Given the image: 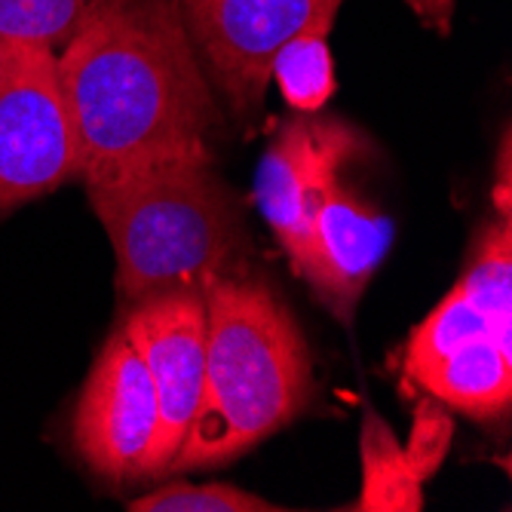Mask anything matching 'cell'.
Returning <instances> with one entry per match:
<instances>
[{
	"label": "cell",
	"instance_id": "obj_14",
	"mask_svg": "<svg viewBox=\"0 0 512 512\" xmlns=\"http://www.w3.org/2000/svg\"><path fill=\"white\" fill-rule=\"evenodd\" d=\"M473 298V304L488 316V322L506 338H512V240H509V218L488 227L482 237L473 264L457 283Z\"/></svg>",
	"mask_w": 512,
	"mask_h": 512
},
{
	"label": "cell",
	"instance_id": "obj_8",
	"mask_svg": "<svg viewBox=\"0 0 512 512\" xmlns=\"http://www.w3.org/2000/svg\"><path fill=\"white\" fill-rule=\"evenodd\" d=\"M356 142L359 135L338 120L298 117L276 135L261 160L255 197L298 273L307 255L313 212L338 181V169Z\"/></svg>",
	"mask_w": 512,
	"mask_h": 512
},
{
	"label": "cell",
	"instance_id": "obj_6",
	"mask_svg": "<svg viewBox=\"0 0 512 512\" xmlns=\"http://www.w3.org/2000/svg\"><path fill=\"white\" fill-rule=\"evenodd\" d=\"M77 166L56 53L31 50L0 86V212L62 188Z\"/></svg>",
	"mask_w": 512,
	"mask_h": 512
},
{
	"label": "cell",
	"instance_id": "obj_15",
	"mask_svg": "<svg viewBox=\"0 0 512 512\" xmlns=\"http://www.w3.org/2000/svg\"><path fill=\"white\" fill-rule=\"evenodd\" d=\"M129 512H276V506L264 497H255L234 485H191L172 482L148 497H138L126 506Z\"/></svg>",
	"mask_w": 512,
	"mask_h": 512
},
{
	"label": "cell",
	"instance_id": "obj_10",
	"mask_svg": "<svg viewBox=\"0 0 512 512\" xmlns=\"http://www.w3.org/2000/svg\"><path fill=\"white\" fill-rule=\"evenodd\" d=\"M405 378L448 408L497 417L512 399V347L494 335H476L405 368Z\"/></svg>",
	"mask_w": 512,
	"mask_h": 512
},
{
	"label": "cell",
	"instance_id": "obj_18",
	"mask_svg": "<svg viewBox=\"0 0 512 512\" xmlns=\"http://www.w3.org/2000/svg\"><path fill=\"white\" fill-rule=\"evenodd\" d=\"M500 178L494 184V206L503 218H509V132L503 135V145H500V160H497Z\"/></svg>",
	"mask_w": 512,
	"mask_h": 512
},
{
	"label": "cell",
	"instance_id": "obj_3",
	"mask_svg": "<svg viewBox=\"0 0 512 512\" xmlns=\"http://www.w3.org/2000/svg\"><path fill=\"white\" fill-rule=\"evenodd\" d=\"M86 191L117 252V289L135 304L203 289L240 249L237 209L209 163H166Z\"/></svg>",
	"mask_w": 512,
	"mask_h": 512
},
{
	"label": "cell",
	"instance_id": "obj_13",
	"mask_svg": "<svg viewBox=\"0 0 512 512\" xmlns=\"http://www.w3.org/2000/svg\"><path fill=\"white\" fill-rule=\"evenodd\" d=\"M105 4L108 0H0V37L59 56Z\"/></svg>",
	"mask_w": 512,
	"mask_h": 512
},
{
	"label": "cell",
	"instance_id": "obj_7",
	"mask_svg": "<svg viewBox=\"0 0 512 512\" xmlns=\"http://www.w3.org/2000/svg\"><path fill=\"white\" fill-rule=\"evenodd\" d=\"M157 390L160 430L151 451V479L169 473L203 396L206 301L203 289L138 301L123 325Z\"/></svg>",
	"mask_w": 512,
	"mask_h": 512
},
{
	"label": "cell",
	"instance_id": "obj_9",
	"mask_svg": "<svg viewBox=\"0 0 512 512\" xmlns=\"http://www.w3.org/2000/svg\"><path fill=\"white\" fill-rule=\"evenodd\" d=\"M393 243V221L356 203L335 181L310 221V240L301 273L341 322L353 310Z\"/></svg>",
	"mask_w": 512,
	"mask_h": 512
},
{
	"label": "cell",
	"instance_id": "obj_1",
	"mask_svg": "<svg viewBox=\"0 0 512 512\" xmlns=\"http://www.w3.org/2000/svg\"><path fill=\"white\" fill-rule=\"evenodd\" d=\"M56 62L83 184L209 163L218 111L175 0H108Z\"/></svg>",
	"mask_w": 512,
	"mask_h": 512
},
{
	"label": "cell",
	"instance_id": "obj_12",
	"mask_svg": "<svg viewBox=\"0 0 512 512\" xmlns=\"http://www.w3.org/2000/svg\"><path fill=\"white\" fill-rule=\"evenodd\" d=\"M338 13H325L313 19L301 34H295L276 53L270 77L289 108L301 114H319L335 96V68L329 53V31Z\"/></svg>",
	"mask_w": 512,
	"mask_h": 512
},
{
	"label": "cell",
	"instance_id": "obj_11",
	"mask_svg": "<svg viewBox=\"0 0 512 512\" xmlns=\"http://www.w3.org/2000/svg\"><path fill=\"white\" fill-rule=\"evenodd\" d=\"M362 491L350 509L356 512H421L424 482L411 470L405 448L378 411L362 414Z\"/></svg>",
	"mask_w": 512,
	"mask_h": 512
},
{
	"label": "cell",
	"instance_id": "obj_19",
	"mask_svg": "<svg viewBox=\"0 0 512 512\" xmlns=\"http://www.w3.org/2000/svg\"><path fill=\"white\" fill-rule=\"evenodd\" d=\"M28 53H31V50H25V46H16V43H10V40L0 37V86H4V83L16 74V68L25 62Z\"/></svg>",
	"mask_w": 512,
	"mask_h": 512
},
{
	"label": "cell",
	"instance_id": "obj_17",
	"mask_svg": "<svg viewBox=\"0 0 512 512\" xmlns=\"http://www.w3.org/2000/svg\"><path fill=\"white\" fill-rule=\"evenodd\" d=\"M411 7V13L421 19L424 25L436 28L439 34L451 31V19H454V0H405Z\"/></svg>",
	"mask_w": 512,
	"mask_h": 512
},
{
	"label": "cell",
	"instance_id": "obj_16",
	"mask_svg": "<svg viewBox=\"0 0 512 512\" xmlns=\"http://www.w3.org/2000/svg\"><path fill=\"white\" fill-rule=\"evenodd\" d=\"M451 436H454V424H451V414H448L445 402H439L436 396H427L414 405V421H411L405 457L411 463V470L421 476V482L436 476V470L445 463Z\"/></svg>",
	"mask_w": 512,
	"mask_h": 512
},
{
	"label": "cell",
	"instance_id": "obj_5",
	"mask_svg": "<svg viewBox=\"0 0 512 512\" xmlns=\"http://www.w3.org/2000/svg\"><path fill=\"white\" fill-rule=\"evenodd\" d=\"M160 405L148 368L120 329L102 347L74 411V445L86 467L114 482L151 476Z\"/></svg>",
	"mask_w": 512,
	"mask_h": 512
},
{
	"label": "cell",
	"instance_id": "obj_4",
	"mask_svg": "<svg viewBox=\"0 0 512 512\" xmlns=\"http://www.w3.org/2000/svg\"><path fill=\"white\" fill-rule=\"evenodd\" d=\"M344 0H175L197 56L237 117H255L276 53Z\"/></svg>",
	"mask_w": 512,
	"mask_h": 512
},
{
	"label": "cell",
	"instance_id": "obj_2",
	"mask_svg": "<svg viewBox=\"0 0 512 512\" xmlns=\"http://www.w3.org/2000/svg\"><path fill=\"white\" fill-rule=\"evenodd\" d=\"M206 371L191 430L169 470L221 467L307 408L310 353L292 313L267 286L230 273L203 283Z\"/></svg>",
	"mask_w": 512,
	"mask_h": 512
}]
</instances>
